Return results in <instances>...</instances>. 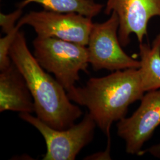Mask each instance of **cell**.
Segmentation results:
<instances>
[{"instance_id": "obj_1", "label": "cell", "mask_w": 160, "mask_h": 160, "mask_svg": "<svg viewBox=\"0 0 160 160\" xmlns=\"http://www.w3.org/2000/svg\"><path fill=\"white\" fill-rule=\"evenodd\" d=\"M145 92L138 68L92 77L85 86L75 87L67 94L72 102L87 108L97 126L110 141L113 123L125 118L129 106L141 100Z\"/></svg>"}, {"instance_id": "obj_2", "label": "cell", "mask_w": 160, "mask_h": 160, "mask_svg": "<svg viewBox=\"0 0 160 160\" xmlns=\"http://www.w3.org/2000/svg\"><path fill=\"white\" fill-rule=\"evenodd\" d=\"M10 57L26 81L36 116L57 129H67L74 125L82 114L81 110L71 102L63 86L40 66L29 51L22 31L18 30L16 34Z\"/></svg>"}, {"instance_id": "obj_3", "label": "cell", "mask_w": 160, "mask_h": 160, "mask_svg": "<svg viewBox=\"0 0 160 160\" xmlns=\"http://www.w3.org/2000/svg\"><path fill=\"white\" fill-rule=\"evenodd\" d=\"M33 55L40 66L63 86L67 92L75 87L80 71L88 72L86 46L55 38L37 36L33 42Z\"/></svg>"}, {"instance_id": "obj_4", "label": "cell", "mask_w": 160, "mask_h": 160, "mask_svg": "<svg viewBox=\"0 0 160 160\" xmlns=\"http://www.w3.org/2000/svg\"><path fill=\"white\" fill-rule=\"evenodd\" d=\"M19 115L22 120L34 126L44 138L46 152L43 160H74L92 141L97 126L88 112L78 123L65 129H54L31 113H21Z\"/></svg>"}, {"instance_id": "obj_5", "label": "cell", "mask_w": 160, "mask_h": 160, "mask_svg": "<svg viewBox=\"0 0 160 160\" xmlns=\"http://www.w3.org/2000/svg\"><path fill=\"white\" fill-rule=\"evenodd\" d=\"M119 27V17L114 12L107 21L93 23L87 48L89 63L94 71L140 68V61L129 57L123 50L118 36Z\"/></svg>"}, {"instance_id": "obj_6", "label": "cell", "mask_w": 160, "mask_h": 160, "mask_svg": "<svg viewBox=\"0 0 160 160\" xmlns=\"http://www.w3.org/2000/svg\"><path fill=\"white\" fill-rule=\"evenodd\" d=\"M32 26L40 38H55L87 46L93 23L92 18L77 12L49 10L30 12L17 23Z\"/></svg>"}, {"instance_id": "obj_7", "label": "cell", "mask_w": 160, "mask_h": 160, "mask_svg": "<svg viewBox=\"0 0 160 160\" xmlns=\"http://www.w3.org/2000/svg\"><path fill=\"white\" fill-rule=\"evenodd\" d=\"M137 110L131 117L117 124L118 135L126 144L129 154H139L143 144L160 125V88L147 92Z\"/></svg>"}, {"instance_id": "obj_8", "label": "cell", "mask_w": 160, "mask_h": 160, "mask_svg": "<svg viewBox=\"0 0 160 160\" xmlns=\"http://www.w3.org/2000/svg\"><path fill=\"white\" fill-rule=\"evenodd\" d=\"M114 12L119 19L118 36L120 44L125 47L130 43V35L133 33L139 43L147 35L149 20L160 17V0H108L104 13Z\"/></svg>"}, {"instance_id": "obj_9", "label": "cell", "mask_w": 160, "mask_h": 160, "mask_svg": "<svg viewBox=\"0 0 160 160\" xmlns=\"http://www.w3.org/2000/svg\"><path fill=\"white\" fill-rule=\"evenodd\" d=\"M32 113L34 102L23 75L12 62L0 74V112Z\"/></svg>"}, {"instance_id": "obj_10", "label": "cell", "mask_w": 160, "mask_h": 160, "mask_svg": "<svg viewBox=\"0 0 160 160\" xmlns=\"http://www.w3.org/2000/svg\"><path fill=\"white\" fill-rule=\"evenodd\" d=\"M141 66L139 68L144 92L160 88V34L155 38L151 46L139 43Z\"/></svg>"}, {"instance_id": "obj_11", "label": "cell", "mask_w": 160, "mask_h": 160, "mask_svg": "<svg viewBox=\"0 0 160 160\" xmlns=\"http://www.w3.org/2000/svg\"><path fill=\"white\" fill-rule=\"evenodd\" d=\"M36 2L45 10L59 12H77L92 18L102 11L104 6L94 0H24L18 7L23 8L30 3Z\"/></svg>"}, {"instance_id": "obj_12", "label": "cell", "mask_w": 160, "mask_h": 160, "mask_svg": "<svg viewBox=\"0 0 160 160\" xmlns=\"http://www.w3.org/2000/svg\"><path fill=\"white\" fill-rule=\"evenodd\" d=\"M20 28L16 25V28L10 33L0 39V70L1 71L8 68L12 63L10 57V49L12 43Z\"/></svg>"}, {"instance_id": "obj_13", "label": "cell", "mask_w": 160, "mask_h": 160, "mask_svg": "<svg viewBox=\"0 0 160 160\" xmlns=\"http://www.w3.org/2000/svg\"><path fill=\"white\" fill-rule=\"evenodd\" d=\"M22 14V8H19L12 13L6 14L1 13L0 14V25L4 33L8 34L16 28L15 23Z\"/></svg>"}, {"instance_id": "obj_14", "label": "cell", "mask_w": 160, "mask_h": 160, "mask_svg": "<svg viewBox=\"0 0 160 160\" xmlns=\"http://www.w3.org/2000/svg\"><path fill=\"white\" fill-rule=\"evenodd\" d=\"M110 143H108L107 149L102 152H98L94 154L90 155L86 157V160H106L110 159Z\"/></svg>"}, {"instance_id": "obj_15", "label": "cell", "mask_w": 160, "mask_h": 160, "mask_svg": "<svg viewBox=\"0 0 160 160\" xmlns=\"http://www.w3.org/2000/svg\"><path fill=\"white\" fill-rule=\"evenodd\" d=\"M145 152H148L149 154L154 155V157H156L157 158H160V143L151 147V148L148 149L146 151H142L141 154H142V153Z\"/></svg>"}]
</instances>
